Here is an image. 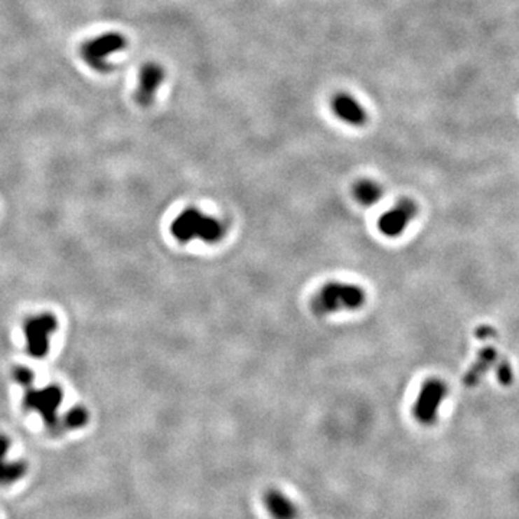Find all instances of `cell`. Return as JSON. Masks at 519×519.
I'll return each mask as SVG.
<instances>
[{
    "label": "cell",
    "instance_id": "cell-5",
    "mask_svg": "<svg viewBox=\"0 0 519 519\" xmlns=\"http://www.w3.org/2000/svg\"><path fill=\"white\" fill-rule=\"evenodd\" d=\"M57 329L58 322L51 313H42L29 317L23 326L28 354L36 359H42L45 355H48L49 342H51V336Z\"/></svg>",
    "mask_w": 519,
    "mask_h": 519
},
{
    "label": "cell",
    "instance_id": "cell-11",
    "mask_svg": "<svg viewBox=\"0 0 519 519\" xmlns=\"http://www.w3.org/2000/svg\"><path fill=\"white\" fill-rule=\"evenodd\" d=\"M264 504L275 519H296L298 508L279 489H268L264 493Z\"/></svg>",
    "mask_w": 519,
    "mask_h": 519
},
{
    "label": "cell",
    "instance_id": "cell-1",
    "mask_svg": "<svg viewBox=\"0 0 519 519\" xmlns=\"http://www.w3.org/2000/svg\"><path fill=\"white\" fill-rule=\"evenodd\" d=\"M170 233L184 244L195 240L205 244H215L226 237L227 228L224 222L218 218L195 207H188L172 221Z\"/></svg>",
    "mask_w": 519,
    "mask_h": 519
},
{
    "label": "cell",
    "instance_id": "cell-2",
    "mask_svg": "<svg viewBox=\"0 0 519 519\" xmlns=\"http://www.w3.org/2000/svg\"><path fill=\"white\" fill-rule=\"evenodd\" d=\"M366 294L361 286L329 282L320 287L312 299V309L319 316H331L342 312H354L364 306Z\"/></svg>",
    "mask_w": 519,
    "mask_h": 519
},
{
    "label": "cell",
    "instance_id": "cell-13",
    "mask_svg": "<svg viewBox=\"0 0 519 519\" xmlns=\"http://www.w3.org/2000/svg\"><path fill=\"white\" fill-rule=\"evenodd\" d=\"M88 420H90V415L84 407L81 406L74 407L65 415H62V430L68 431V430L83 429L88 423Z\"/></svg>",
    "mask_w": 519,
    "mask_h": 519
},
{
    "label": "cell",
    "instance_id": "cell-12",
    "mask_svg": "<svg viewBox=\"0 0 519 519\" xmlns=\"http://www.w3.org/2000/svg\"><path fill=\"white\" fill-rule=\"evenodd\" d=\"M352 193H354L355 201H358L361 205L371 207V205H375L380 200H382L384 189L375 181L362 179L354 185Z\"/></svg>",
    "mask_w": 519,
    "mask_h": 519
},
{
    "label": "cell",
    "instance_id": "cell-10",
    "mask_svg": "<svg viewBox=\"0 0 519 519\" xmlns=\"http://www.w3.org/2000/svg\"><path fill=\"white\" fill-rule=\"evenodd\" d=\"M11 438L0 434V486H11L28 473V463L22 459H11Z\"/></svg>",
    "mask_w": 519,
    "mask_h": 519
},
{
    "label": "cell",
    "instance_id": "cell-7",
    "mask_svg": "<svg viewBox=\"0 0 519 519\" xmlns=\"http://www.w3.org/2000/svg\"><path fill=\"white\" fill-rule=\"evenodd\" d=\"M417 205L411 200H403L385 211L378 219V230L382 235L400 237L417 215Z\"/></svg>",
    "mask_w": 519,
    "mask_h": 519
},
{
    "label": "cell",
    "instance_id": "cell-4",
    "mask_svg": "<svg viewBox=\"0 0 519 519\" xmlns=\"http://www.w3.org/2000/svg\"><path fill=\"white\" fill-rule=\"evenodd\" d=\"M25 388V400L23 404L28 410L36 413L46 429L55 434H61L62 430V418L58 415L60 406L62 403V389L57 385H48L43 388H34L32 384L23 387Z\"/></svg>",
    "mask_w": 519,
    "mask_h": 519
},
{
    "label": "cell",
    "instance_id": "cell-6",
    "mask_svg": "<svg viewBox=\"0 0 519 519\" xmlns=\"http://www.w3.org/2000/svg\"><path fill=\"white\" fill-rule=\"evenodd\" d=\"M446 395L448 388L440 380L426 381L414 403V417L423 424H431L433 422H436L438 410L444 399H446Z\"/></svg>",
    "mask_w": 519,
    "mask_h": 519
},
{
    "label": "cell",
    "instance_id": "cell-9",
    "mask_svg": "<svg viewBox=\"0 0 519 519\" xmlns=\"http://www.w3.org/2000/svg\"><path fill=\"white\" fill-rule=\"evenodd\" d=\"M333 116L352 127H364L368 123V113L364 106L348 92H338L331 98Z\"/></svg>",
    "mask_w": 519,
    "mask_h": 519
},
{
    "label": "cell",
    "instance_id": "cell-14",
    "mask_svg": "<svg viewBox=\"0 0 519 519\" xmlns=\"http://www.w3.org/2000/svg\"><path fill=\"white\" fill-rule=\"evenodd\" d=\"M13 378L22 387H27V385H29V384L34 382L32 371L29 368H25V366H18L13 371Z\"/></svg>",
    "mask_w": 519,
    "mask_h": 519
},
{
    "label": "cell",
    "instance_id": "cell-3",
    "mask_svg": "<svg viewBox=\"0 0 519 519\" xmlns=\"http://www.w3.org/2000/svg\"><path fill=\"white\" fill-rule=\"evenodd\" d=\"M126 46L127 39L121 34L106 32L85 41L80 48V57L91 69L107 74L114 68L113 57L121 54Z\"/></svg>",
    "mask_w": 519,
    "mask_h": 519
},
{
    "label": "cell",
    "instance_id": "cell-8",
    "mask_svg": "<svg viewBox=\"0 0 519 519\" xmlns=\"http://www.w3.org/2000/svg\"><path fill=\"white\" fill-rule=\"evenodd\" d=\"M166 77L165 68L156 62H147L140 68L134 100L140 107H151Z\"/></svg>",
    "mask_w": 519,
    "mask_h": 519
}]
</instances>
